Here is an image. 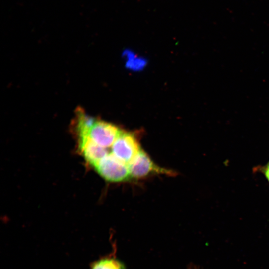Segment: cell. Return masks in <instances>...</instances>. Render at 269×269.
I'll use <instances>...</instances> for the list:
<instances>
[{"label": "cell", "mask_w": 269, "mask_h": 269, "mask_svg": "<svg viewBox=\"0 0 269 269\" xmlns=\"http://www.w3.org/2000/svg\"><path fill=\"white\" fill-rule=\"evenodd\" d=\"M94 168L107 181L124 182L131 178L128 164L118 159L112 153H108L102 158Z\"/></svg>", "instance_id": "6da1fadb"}, {"label": "cell", "mask_w": 269, "mask_h": 269, "mask_svg": "<svg viewBox=\"0 0 269 269\" xmlns=\"http://www.w3.org/2000/svg\"><path fill=\"white\" fill-rule=\"evenodd\" d=\"M131 178L143 179L155 174L175 175L172 170L156 165L148 155L141 149L135 157L128 164Z\"/></svg>", "instance_id": "7a4b0ae2"}, {"label": "cell", "mask_w": 269, "mask_h": 269, "mask_svg": "<svg viewBox=\"0 0 269 269\" xmlns=\"http://www.w3.org/2000/svg\"><path fill=\"white\" fill-rule=\"evenodd\" d=\"M141 149L135 134L122 130L111 146V153L128 164Z\"/></svg>", "instance_id": "3957f363"}, {"label": "cell", "mask_w": 269, "mask_h": 269, "mask_svg": "<svg viewBox=\"0 0 269 269\" xmlns=\"http://www.w3.org/2000/svg\"><path fill=\"white\" fill-rule=\"evenodd\" d=\"M90 269H126L124 263L115 256V253L107 255L93 261Z\"/></svg>", "instance_id": "277c9868"}, {"label": "cell", "mask_w": 269, "mask_h": 269, "mask_svg": "<svg viewBox=\"0 0 269 269\" xmlns=\"http://www.w3.org/2000/svg\"><path fill=\"white\" fill-rule=\"evenodd\" d=\"M263 173L269 182V164L267 165L263 169Z\"/></svg>", "instance_id": "5b68a950"}]
</instances>
